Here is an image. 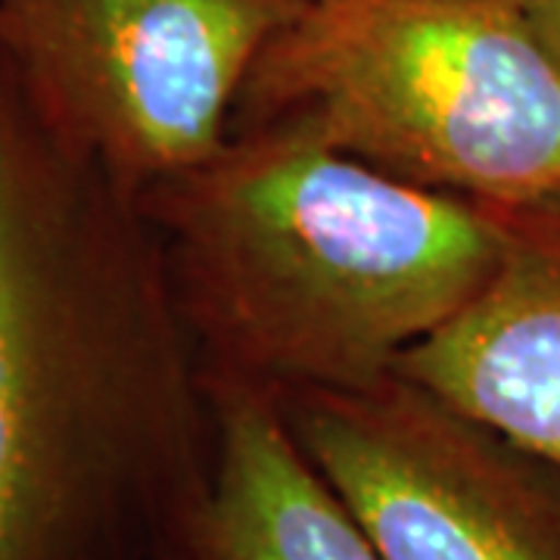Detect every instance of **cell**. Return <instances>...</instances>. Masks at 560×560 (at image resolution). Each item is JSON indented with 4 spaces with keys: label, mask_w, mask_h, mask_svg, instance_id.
<instances>
[{
    "label": "cell",
    "mask_w": 560,
    "mask_h": 560,
    "mask_svg": "<svg viewBox=\"0 0 560 560\" xmlns=\"http://www.w3.org/2000/svg\"><path fill=\"white\" fill-rule=\"evenodd\" d=\"M206 377L359 389L495 275V209L290 131H243L138 197Z\"/></svg>",
    "instance_id": "obj_2"
},
{
    "label": "cell",
    "mask_w": 560,
    "mask_h": 560,
    "mask_svg": "<svg viewBox=\"0 0 560 560\" xmlns=\"http://www.w3.org/2000/svg\"><path fill=\"white\" fill-rule=\"evenodd\" d=\"M495 212V275L396 374L560 470V215Z\"/></svg>",
    "instance_id": "obj_6"
},
{
    "label": "cell",
    "mask_w": 560,
    "mask_h": 560,
    "mask_svg": "<svg viewBox=\"0 0 560 560\" xmlns=\"http://www.w3.org/2000/svg\"><path fill=\"white\" fill-rule=\"evenodd\" d=\"M212 448L153 221L0 50V560L172 558Z\"/></svg>",
    "instance_id": "obj_1"
},
{
    "label": "cell",
    "mask_w": 560,
    "mask_h": 560,
    "mask_svg": "<svg viewBox=\"0 0 560 560\" xmlns=\"http://www.w3.org/2000/svg\"><path fill=\"white\" fill-rule=\"evenodd\" d=\"M206 386L215 423L206 560H386L305 455L271 389L224 377Z\"/></svg>",
    "instance_id": "obj_7"
},
{
    "label": "cell",
    "mask_w": 560,
    "mask_h": 560,
    "mask_svg": "<svg viewBox=\"0 0 560 560\" xmlns=\"http://www.w3.org/2000/svg\"><path fill=\"white\" fill-rule=\"evenodd\" d=\"M545 47L560 60V0H514Z\"/></svg>",
    "instance_id": "obj_8"
},
{
    "label": "cell",
    "mask_w": 560,
    "mask_h": 560,
    "mask_svg": "<svg viewBox=\"0 0 560 560\" xmlns=\"http://www.w3.org/2000/svg\"><path fill=\"white\" fill-rule=\"evenodd\" d=\"M386 560H560V470L401 374L275 396Z\"/></svg>",
    "instance_id": "obj_5"
},
{
    "label": "cell",
    "mask_w": 560,
    "mask_h": 560,
    "mask_svg": "<svg viewBox=\"0 0 560 560\" xmlns=\"http://www.w3.org/2000/svg\"><path fill=\"white\" fill-rule=\"evenodd\" d=\"M243 131L492 209H560V60L514 0H305L243 84Z\"/></svg>",
    "instance_id": "obj_3"
},
{
    "label": "cell",
    "mask_w": 560,
    "mask_h": 560,
    "mask_svg": "<svg viewBox=\"0 0 560 560\" xmlns=\"http://www.w3.org/2000/svg\"><path fill=\"white\" fill-rule=\"evenodd\" d=\"M305 0H0L40 116L135 197L209 162L261 50Z\"/></svg>",
    "instance_id": "obj_4"
},
{
    "label": "cell",
    "mask_w": 560,
    "mask_h": 560,
    "mask_svg": "<svg viewBox=\"0 0 560 560\" xmlns=\"http://www.w3.org/2000/svg\"><path fill=\"white\" fill-rule=\"evenodd\" d=\"M202 526V523H200ZM165 560H206V551H202V539H197L194 545H187V548H180V551H175L172 558Z\"/></svg>",
    "instance_id": "obj_9"
},
{
    "label": "cell",
    "mask_w": 560,
    "mask_h": 560,
    "mask_svg": "<svg viewBox=\"0 0 560 560\" xmlns=\"http://www.w3.org/2000/svg\"><path fill=\"white\" fill-rule=\"evenodd\" d=\"M545 212H555V215H560V209H545Z\"/></svg>",
    "instance_id": "obj_10"
}]
</instances>
